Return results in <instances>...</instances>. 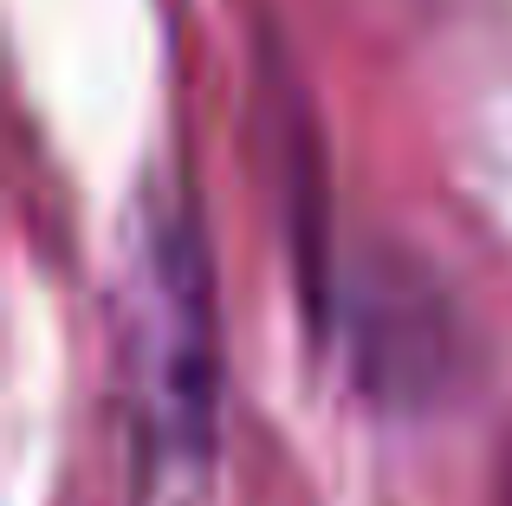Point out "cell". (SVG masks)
I'll return each instance as SVG.
<instances>
[{
	"mask_svg": "<svg viewBox=\"0 0 512 506\" xmlns=\"http://www.w3.org/2000/svg\"><path fill=\"white\" fill-rule=\"evenodd\" d=\"M137 403L156 455H201L214 442V299L195 234L156 221L137 279Z\"/></svg>",
	"mask_w": 512,
	"mask_h": 506,
	"instance_id": "obj_1",
	"label": "cell"
},
{
	"mask_svg": "<svg viewBox=\"0 0 512 506\" xmlns=\"http://www.w3.org/2000/svg\"><path fill=\"white\" fill-rule=\"evenodd\" d=\"M344 312L357 331V370L376 396L428 403L454 377V318L422 273H363L357 305Z\"/></svg>",
	"mask_w": 512,
	"mask_h": 506,
	"instance_id": "obj_2",
	"label": "cell"
}]
</instances>
